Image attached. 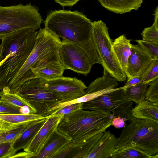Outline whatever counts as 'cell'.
<instances>
[{"mask_svg":"<svg viewBox=\"0 0 158 158\" xmlns=\"http://www.w3.org/2000/svg\"><path fill=\"white\" fill-rule=\"evenodd\" d=\"M44 24L53 34L82 49L93 65L101 64L92 35V22L83 13L77 11L55 10L48 14Z\"/></svg>","mask_w":158,"mask_h":158,"instance_id":"cell-1","label":"cell"},{"mask_svg":"<svg viewBox=\"0 0 158 158\" xmlns=\"http://www.w3.org/2000/svg\"><path fill=\"white\" fill-rule=\"evenodd\" d=\"M114 117L111 113L80 109L63 115L57 130L71 140L72 146H80L94 135L106 131L112 125Z\"/></svg>","mask_w":158,"mask_h":158,"instance_id":"cell-2","label":"cell"},{"mask_svg":"<svg viewBox=\"0 0 158 158\" xmlns=\"http://www.w3.org/2000/svg\"><path fill=\"white\" fill-rule=\"evenodd\" d=\"M61 42L59 37L45 27L40 28L38 31L34 48L26 62L1 92L15 93L25 81L34 78L32 69L43 61L60 59L59 46Z\"/></svg>","mask_w":158,"mask_h":158,"instance_id":"cell-3","label":"cell"},{"mask_svg":"<svg viewBox=\"0 0 158 158\" xmlns=\"http://www.w3.org/2000/svg\"><path fill=\"white\" fill-rule=\"evenodd\" d=\"M122 129L116 149L132 148L158 156V123L134 118Z\"/></svg>","mask_w":158,"mask_h":158,"instance_id":"cell-4","label":"cell"},{"mask_svg":"<svg viewBox=\"0 0 158 158\" xmlns=\"http://www.w3.org/2000/svg\"><path fill=\"white\" fill-rule=\"evenodd\" d=\"M42 19L37 7L30 3L0 6V37L19 30L39 29Z\"/></svg>","mask_w":158,"mask_h":158,"instance_id":"cell-5","label":"cell"},{"mask_svg":"<svg viewBox=\"0 0 158 158\" xmlns=\"http://www.w3.org/2000/svg\"><path fill=\"white\" fill-rule=\"evenodd\" d=\"M92 33L101 65L118 81L125 82L127 76L121 67L112 48L113 41L108 28L102 20L92 22Z\"/></svg>","mask_w":158,"mask_h":158,"instance_id":"cell-6","label":"cell"},{"mask_svg":"<svg viewBox=\"0 0 158 158\" xmlns=\"http://www.w3.org/2000/svg\"><path fill=\"white\" fill-rule=\"evenodd\" d=\"M43 80L37 77L29 79L20 86L16 93L36 110V113L47 117L50 115V110L60 100L52 92L44 86Z\"/></svg>","mask_w":158,"mask_h":158,"instance_id":"cell-7","label":"cell"},{"mask_svg":"<svg viewBox=\"0 0 158 158\" xmlns=\"http://www.w3.org/2000/svg\"><path fill=\"white\" fill-rule=\"evenodd\" d=\"M126 86L117 88L92 100L84 102L83 109L105 113H112L114 117L120 116L125 121L134 117L132 114L133 102L124 96L123 89Z\"/></svg>","mask_w":158,"mask_h":158,"instance_id":"cell-8","label":"cell"},{"mask_svg":"<svg viewBox=\"0 0 158 158\" xmlns=\"http://www.w3.org/2000/svg\"><path fill=\"white\" fill-rule=\"evenodd\" d=\"M118 138L110 131L94 135L82 145L72 146L70 158H110L116 149Z\"/></svg>","mask_w":158,"mask_h":158,"instance_id":"cell-9","label":"cell"},{"mask_svg":"<svg viewBox=\"0 0 158 158\" xmlns=\"http://www.w3.org/2000/svg\"><path fill=\"white\" fill-rule=\"evenodd\" d=\"M60 61L66 69L86 75L93 65L87 53L69 41L62 40L59 46Z\"/></svg>","mask_w":158,"mask_h":158,"instance_id":"cell-10","label":"cell"},{"mask_svg":"<svg viewBox=\"0 0 158 158\" xmlns=\"http://www.w3.org/2000/svg\"><path fill=\"white\" fill-rule=\"evenodd\" d=\"M42 84L56 96L60 102H69L85 95L87 88L81 80L63 76L50 80L43 79Z\"/></svg>","mask_w":158,"mask_h":158,"instance_id":"cell-11","label":"cell"},{"mask_svg":"<svg viewBox=\"0 0 158 158\" xmlns=\"http://www.w3.org/2000/svg\"><path fill=\"white\" fill-rule=\"evenodd\" d=\"M36 39L31 40L13 53L0 65V91L15 76L26 62L34 48Z\"/></svg>","mask_w":158,"mask_h":158,"instance_id":"cell-12","label":"cell"},{"mask_svg":"<svg viewBox=\"0 0 158 158\" xmlns=\"http://www.w3.org/2000/svg\"><path fill=\"white\" fill-rule=\"evenodd\" d=\"M38 31L24 29L16 31L0 37V63L6 57L8 58L15 52L18 51L30 41L36 39Z\"/></svg>","mask_w":158,"mask_h":158,"instance_id":"cell-13","label":"cell"},{"mask_svg":"<svg viewBox=\"0 0 158 158\" xmlns=\"http://www.w3.org/2000/svg\"><path fill=\"white\" fill-rule=\"evenodd\" d=\"M63 115H49L48 116L42 127L23 149L24 151L34 154L35 156V158H36L57 130L58 125Z\"/></svg>","mask_w":158,"mask_h":158,"instance_id":"cell-14","label":"cell"},{"mask_svg":"<svg viewBox=\"0 0 158 158\" xmlns=\"http://www.w3.org/2000/svg\"><path fill=\"white\" fill-rule=\"evenodd\" d=\"M154 60L138 44H131V54L127 64L126 75L127 79L140 77Z\"/></svg>","mask_w":158,"mask_h":158,"instance_id":"cell-15","label":"cell"},{"mask_svg":"<svg viewBox=\"0 0 158 158\" xmlns=\"http://www.w3.org/2000/svg\"><path fill=\"white\" fill-rule=\"evenodd\" d=\"M65 69L59 59L43 61L31 71L34 78L48 81L62 77Z\"/></svg>","mask_w":158,"mask_h":158,"instance_id":"cell-16","label":"cell"},{"mask_svg":"<svg viewBox=\"0 0 158 158\" xmlns=\"http://www.w3.org/2000/svg\"><path fill=\"white\" fill-rule=\"evenodd\" d=\"M72 142L70 139L57 130L36 158H54Z\"/></svg>","mask_w":158,"mask_h":158,"instance_id":"cell-17","label":"cell"},{"mask_svg":"<svg viewBox=\"0 0 158 158\" xmlns=\"http://www.w3.org/2000/svg\"><path fill=\"white\" fill-rule=\"evenodd\" d=\"M131 41V40L127 39L123 34L115 39L112 45L114 55L125 74L128 60L131 54L132 44Z\"/></svg>","mask_w":158,"mask_h":158,"instance_id":"cell-18","label":"cell"},{"mask_svg":"<svg viewBox=\"0 0 158 158\" xmlns=\"http://www.w3.org/2000/svg\"><path fill=\"white\" fill-rule=\"evenodd\" d=\"M48 118L40 120L29 125L24 131L13 142L12 149L15 153L24 149L31 141L42 127Z\"/></svg>","mask_w":158,"mask_h":158,"instance_id":"cell-19","label":"cell"},{"mask_svg":"<svg viewBox=\"0 0 158 158\" xmlns=\"http://www.w3.org/2000/svg\"><path fill=\"white\" fill-rule=\"evenodd\" d=\"M101 5L113 12L123 14L132 10H137L143 0H98Z\"/></svg>","mask_w":158,"mask_h":158,"instance_id":"cell-20","label":"cell"},{"mask_svg":"<svg viewBox=\"0 0 158 158\" xmlns=\"http://www.w3.org/2000/svg\"><path fill=\"white\" fill-rule=\"evenodd\" d=\"M133 116L158 123V102L145 100L137 104L132 110Z\"/></svg>","mask_w":158,"mask_h":158,"instance_id":"cell-21","label":"cell"},{"mask_svg":"<svg viewBox=\"0 0 158 158\" xmlns=\"http://www.w3.org/2000/svg\"><path fill=\"white\" fill-rule=\"evenodd\" d=\"M118 81L103 69V75L93 81L87 87L85 91L86 94L108 89L115 88L118 85Z\"/></svg>","mask_w":158,"mask_h":158,"instance_id":"cell-22","label":"cell"},{"mask_svg":"<svg viewBox=\"0 0 158 158\" xmlns=\"http://www.w3.org/2000/svg\"><path fill=\"white\" fill-rule=\"evenodd\" d=\"M46 117L36 113H31L28 114H0V120L19 126L30 124Z\"/></svg>","mask_w":158,"mask_h":158,"instance_id":"cell-23","label":"cell"},{"mask_svg":"<svg viewBox=\"0 0 158 158\" xmlns=\"http://www.w3.org/2000/svg\"><path fill=\"white\" fill-rule=\"evenodd\" d=\"M148 84L140 83L135 85L126 86L123 89L124 96L127 99L138 104L145 100Z\"/></svg>","mask_w":158,"mask_h":158,"instance_id":"cell-24","label":"cell"},{"mask_svg":"<svg viewBox=\"0 0 158 158\" xmlns=\"http://www.w3.org/2000/svg\"><path fill=\"white\" fill-rule=\"evenodd\" d=\"M0 100L6 103L14 105L19 107L27 106L30 109L31 113H36V110L25 100L17 93H4L0 92Z\"/></svg>","mask_w":158,"mask_h":158,"instance_id":"cell-25","label":"cell"},{"mask_svg":"<svg viewBox=\"0 0 158 158\" xmlns=\"http://www.w3.org/2000/svg\"><path fill=\"white\" fill-rule=\"evenodd\" d=\"M111 158H158V156H150L134 148L116 149Z\"/></svg>","mask_w":158,"mask_h":158,"instance_id":"cell-26","label":"cell"},{"mask_svg":"<svg viewBox=\"0 0 158 158\" xmlns=\"http://www.w3.org/2000/svg\"><path fill=\"white\" fill-rule=\"evenodd\" d=\"M154 22L150 27L144 29L141 34L143 40L158 43V7L155 10Z\"/></svg>","mask_w":158,"mask_h":158,"instance_id":"cell-27","label":"cell"},{"mask_svg":"<svg viewBox=\"0 0 158 158\" xmlns=\"http://www.w3.org/2000/svg\"><path fill=\"white\" fill-rule=\"evenodd\" d=\"M29 124L18 126L0 133V143L8 142H13L24 131Z\"/></svg>","mask_w":158,"mask_h":158,"instance_id":"cell-28","label":"cell"},{"mask_svg":"<svg viewBox=\"0 0 158 158\" xmlns=\"http://www.w3.org/2000/svg\"><path fill=\"white\" fill-rule=\"evenodd\" d=\"M158 78V60H154L140 76L141 83L149 84Z\"/></svg>","mask_w":158,"mask_h":158,"instance_id":"cell-29","label":"cell"},{"mask_svg":"<svg viewBox=\"0 0 158 158\" xmlns=\"http://www.w3.org/2000/svg\"><path fill=\"white\" fill-rule=\"evenodd\" d=\"M135 41L149 55L153 60H158V43L143 40Z\"/></svg>","mask_w":158,"mask_h":158,"instance_id":"cell-30","label":"cell"},{"mask_svg":"<svg viewBox=\"0 0 158 158\" xmlns=\"http://www.w3.org/2000/svg\"><path fill=\"white\" fill-rule=\"evenodd\" d=\"M148 85L145 99L154 103L158 102V78L149 83Z\"/></svg>","mask_w":158,"mask_h":158,"instance_id":"cell-31","label":"cell"},{"mask_svg":"<svg viewBox=\"0 0 158 158\" xmlns=\"http://www.w3.org/2000/svg\"><path fill=\"white\" fill-rule=\"evenodd\" d=\"M83 103H81L68 105L54 110L50 115L55 116L64 115L83 109Z\"/></svg>","mask_w":158,"mask_h":158,"instance_id":"cell-32","label":"cell"},{"mask_svg":"<svg viewBox=\"0 0 158 158\" xmlns=\"http://www.w3.org/2000/svg\"><path fill=\"white\" fill-rule=\"evenodd\" d=\"M13 142L0 143V158H11L16 154L12 149Z\"/></svg>","mask_w":158,"mask_h":158,"instance_id":"cell-33","label":"cell"},{"mask_svg":"<svg viewBox=\"0 0 158 158\" xmlns=\"http://www.w3.org/2000/svg\"><path fill=\"white\" fill-rule=\"evenodd\" d=\"M0 114H21V108L6 103L0 100Z\"/></svg>","mask_w":158,"mask_h":158,"instance_id":"cell-34","label":"cell"},{"mask_svg":"<svg viewBox=\"0 0 158 158\" xmlns=\"http://www.w3.org/2000/svg\"><path fill=\"white\" fill-rule=\"evenodd\" d=\"M125 121L120 116L114 117L112 121V125L116 128H123L126 125Z\"/></svg>","mask_w":158,"mask_h":158,"instance_id":"cell-35","label":"cell"},{"mask_svg":"<svg viewBox=\"0 0 158 158\" xmlns=\"http://www.w3.org/2000/svg\"><path fill=\"white\" fill-rule=\"evenodd\" d=\"M141 83L140 81V77L135 76L127 79V80L124 86H130L135 85Z\"/></svg>","mask_w":158,"mask_h":158,"instance_id":"cell-36","label":"cell"},{"mask_svg":"<svg viewBox=\"0 0 158 158\" xmlns=\"http://www.w3.org/2000/svg\"><path fill=\"white\" fill-rule=\"evenodd\" d=\"M62 6H71L75 5L80 0H54Z\"/></svg>","mask_w":158,"mask_h":158,"instance_id":"cell-37","label":"cell"},{"mask_svg":"<svg viewBox=\"0 0 158 158\" xmlns=\"http://www.w3.org/2000/svg\"><path fill=\"white\" fill-rule=\"evenodd\" d=\"M35 155L33 153L24 151L18 153H16L12 158H35Z\"/></svg>","mask_w":158,"mask_h":158,"instance_id":"cell-38","label":"cell"},{"mask_svg":"<svg viewBox=\"0 0 158 158\" xmlns=\"http://www.w3.org/2000/svg\"><path fill=\"white\" fill-rule=\"evenodd\" d=\"M18 125H13L0 120V128L10 129Z\"/></svg>","mask_w":158,"mask_h":158,"instance_id":"cell-39","label":"cell"},{"mask_svg":"<svg viewBox=\"0 0 158 158\" xmlns=\"http://www.w3.org/2000/svg\"><path fill=\"white\" fill-rule=\"evenodd\" d=\"M8 130H9V129H6L0 128V133H1L2 132H5V131H6Z\"/></svg>","mask_w":158,"mask_h":158,"instance_id":"cell-40","label":"cell"},{"mask_svg":"<svg viewBox=\"0 0 158 158\" xmlns=\"http://www.w3.org/2000/svg\"><path fill=\"white\" fill-rule=\"evenodd\" d=\"M4 62V61H3L2 62H1V63H0V65H1V64H2Z\"/></svg>","mask_w":158,"mask_h":158,"instance_id":"cell-41","label":"cell"},{"mask_svg":"<svg viewBox=\"0 0 158 158\" xmlns=\"http://www.w3.org/2000/svg\"></svg>","mask_w":158,"mask_h":158,"instance_id":"cell-42","label":"cell"}]
</instances>
